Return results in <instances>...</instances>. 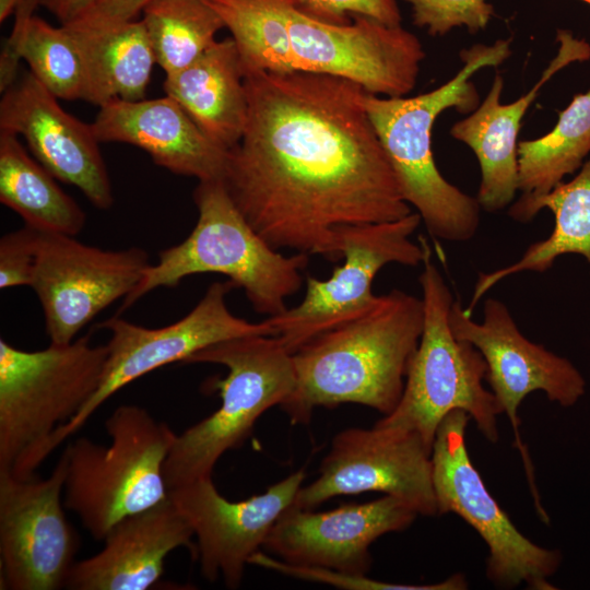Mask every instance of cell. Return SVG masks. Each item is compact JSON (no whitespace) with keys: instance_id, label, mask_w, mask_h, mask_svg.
<instances>
[{"instance_id":"cell-1","label":"cell","mask_w":590,"mask_h":590,"mask_svg":"<svg viewBox=\"0 0 590 590\" xmlns=\"http://www.w3.org/2000/svg\"><path fill=\"white\" fill-rule=\"evenodd\" d=\"M248 117L223 182L274 249L335 262L338 228L412 212L356 82L323 73H244Z\"/></svg>"},{"instance_id":"cell-2","label":"cell","mask_w":590,"mask_h":590,"mask_svg":"<svg viewBox=\"0 0 590 590\" xmlns=\"http://www.w3.org/2000/svg\"><path fill=\"white\" fill-rule=\"evenodd\" d=\"M424 322L422 298L401 290L292 353L295 388L281 404L293 424L318 406L357 403L385 415L399 403Z\"/></svg>"},{"instance_id":"cell-3","label":"cell","mask_w":590,"mask_h":590,"mask_svg":"<svg viewBox=\"0 0 590 590\" xmlns=\"http://www.w3.org/2000/svg\"><path fill=\"white\" fill-rule=\"evenodd\" d=\"M511 39L476 44L460 51L463 63L439 87L413 97L366 93L364 105L397 176L404 200L421 215L435 238L467 241L480 226L481 206L439 173L432 151V129L448 108L469 113L479 106L471 78L483 68L498 67L511 54Z\"/></svg>"},{"instance_id":"cell-4","label":"cell","mask_w":590,"mask_h":590,"mask_svg":"<svg viewBox=\"0 0 590 590\" xmlns=\"http://www.w3.org/2000/svg\"><path fill=\"white\" fill-rule=\"evenodd\" d=\"M198 219L179 244L158 253L134 291L122 300L125 310L161 287H176L186 278L217 273L243 288L252 308L268 317L287 308V299L303 285L309 256H285L271 247L249 224L222 180L199 181L193 191Z\"/></svg>"},{"instance_id":"cell-5","label":"cell","mask_w":590,"mask_h":590,"mask_svg":"<svg viewBox=\"0 0 590 590\" xmlns=\"http://www.w3.org/2000/svg\"><path fill=\"white\" fill-rule=\"evenodd\" d=\"M107 353L91 333L39 351L0 339V473L34 476L50 437L97 390Z\"/></svg>"},{"instance_id":"cell-6","label":"cell","mask_w":590,"mask_h":590,"mask_svg":"<svg viewBox=\"0 0 590 590\" xmlns=\"http://www.w3.org/2000/svg\"><path fill=\"white\" fill-rule=\"evenodd\" d=\"M425 58L418 38L402 25L367 16L333 24L283 0L255 59L257 71L314 72L344 78L388 97L411 92Z\"/></svg>"},{"instance_id":"cell-7","label":"cell","mask_w":590,"mask_h":590,"mask_svg":"<svg viewBox=\"0 0 590 590\" xmlns=\"http://www.w3.org/2000/svg\"><path fill=\"white\" fill-rule=\"evenodd\" d=\"M111 439L86 437L68 444L63 505L95 540L121 519L168 498L164 463L176 434L144 408L122 404L105 422Z\"/></svg>"},{"instance_id":"cell-8","label":"cell","mask_w":590,"mask_h":590,"mask_svg":"<svg viewBox=\"0 0 590 590\" xmlns=\"http://www.w3.org/2000/svg\"><path fill=\"white\" fill-rule=\"evenodd\" d=\"M424 322L406 373L399 403L377 423L416 433L432 450L437 428L447 414L464 411L491 442L499 438L503 413L483 386L487 366L481 352L452 333L449 314L455 298L433 263L429 248L420 275Z\"/></svg>"},{"instance_id":"cell-9","label":"cell","mask_w":590,"mask_h":590,"mask_svg":"<svg viewBox=\"0 0 590 590\" xmlns=\"http://www.w3.org/2000/svg\"><path fill=\"white\" fill-rule=\"evenodd\" d=\"M216 364L227 368L213 379L221 405L211 415L176 435L164 463L168 491L212 476L219 459L244 444L257 420L281 405L295 388L292 353L275 335L252 334L213 344L184 364Z\"/></svg>"},{"instance_id":"cell-10","label":"cell","mask_w":590,"mask_h":590,"mask_svg":"<svg viewBox=\"0 0 590 590\" xmlns=\"http://www.w3.org/2000/svg\"><path fill=\"white\" fill-rule=\"evenodd\" d=\"M469 420L455 410L437 428L430 456L437 515L456 514L479 533L488 548L486 576L494 586L556 589L548 578L559 567L560 552L526 538L491 495L467 449Z\"/></svg>"},{"instance_id":"cell-11","label":"cell","mask_w":590,"mask_h":590,"mask_svg":"<svg viewBox=\"0 0 590 590\" xmlns=\"http://www.w3.org/2000/svg\"><path fill=\"white\" fill-rule=\"evenodd\" d=\"M422 222L417 212L386 222L339 227L343 263L330 278L307 276L302 302L266 320L288 352L343 322L365 314L379 300L373 293L377 273L389 263L415 267L428 247L411 239Z\"/></svg>"},{"instance_id":"cell-12","label":"cell","mask_w":590,"mask_h":590,"mask_svg":"<svg viewBox=\"0 0 590 590\" xmlns=\"http://www.w3.org/2000/svg\"><path fill=\"white\" fill-rule=\"evenodd\" d=\"M233 288L228 280L212 283L186 316L164 327H143L118 315L98 323L99 329L110 333L99 386L79 413L50 437L45 449L47 457L75 434L106 400L140 377L173 363L184 364L199 351L226 340L273 335L266 319L251 322L229 310L226 297Z\"/></svg>"},{"instance_id":"cell-13","label":"cell","mask_w":590,"mask_h":590,"mask_svg":"<svg viewBox=\"0 0 590 590\" xmlns=\"http://www.w3.org/2000/svg\"><path fill=\"white\" fill-rule=\"evenodd\" d=\"M484 318L476 322L453 302L449 322L455 337L473 344L483 355L488 381L502 412L511 424L515 446L520 451L539 516L547 517L536 491L533 467L519 434L518 409L538 390L562 406H571L585 394L586 380L567 358L528 340L517 327L508 307L496 298L484 304Z\"/></svg>"},{"instance_id":"cell-14","label":"cell","mask_w":590,"mask_h":590,"mask_svg":"<svg viewBox=\"0 0 590 590\" xmlns=\"http://www.w3.org/2000/svg\"><path fill=\"white\" fill-rule=\"evenodd\" d=\"M149 262L139 247L105 250L75 236L40 232L33 283L54 344H68L99 312L129 296Z\"/></svg>"},{"instance_id":"cell-15","label":"cell","mask_w":590,"mask_h":590,"mask_svg":"<svg viewBox=\"0 0 590 590\" xmlns=\"http://www.w3.org/2000/svg\"><path fill=\"white\" fill-rule=\"evenodd\" d=\"M67 469L63 450L46 479L0 473V568L4 589L64 588L80 546L61 499Z\"/></svg>"},{"instance_id":"cell-16","label":"cell","mask_w":590,"mask_h":590,"mask_svg":"<svg viewBox=\"0 0 590 590\" xmlns=\"http://www.w3.org/2000/svg\"><path fill=\"white\" fill-rule=\"evenodd\" d=\"M430 456L414 432L378 423L346 428L333 438L319 476L299 488L293 506L314 509L335 496L381 492L418 516H437Z\"/></svg>"},{"instance_id":"cell-17","label":"cell","mask_w":590,"mask_h":590,"mask_svg":"<svg viewBox=\"0 0 590 590\" xmlns=\"http://www.w3.org/2000/svg\"><path fill=\"white\" fill-rule=\"evenodd\" d=\"M305 476L304 470L296 471L262 494L239 502L222 496L212 476L169 489V498L193 530L196 559L206 580L222 577L229 589L240 586L245 566L294 504Z\"/></svg>"},{"instance_id":"cell-18","label":"cell","mask_w":590,"mask_h":590,"mask_svg":"<svg viewBox=\"0 0 590 590\" xmlns=\"http://www.w3.org/2000/svg\"><path fill=\"white\" fill-rule=\"evenodd\" d=\"M31 71L2 93L0 130L22 135L32 155L59 181L76 187L98 210L114 204L101 142L92 125L66 111Z\"/></svg>"},{"instance_id":"cell-19","label":"cell","mask_w":590,"mask_h":590,"mask_svg":"<svg viewBox=\"0 0 590 590\" xmlns=\"http://www.w3.org/2000/svg\"><path fill=\"white\" fill-rule=\"evenodd\" d=\"M417 516L391 495L321 512L292 505L276 520L263 547L291 565L366 576L371 566L369 546L384 534L405 530Z\"/></svg>"},{"instance_id":"cell-20","label":"cell","mask_w":590,"mask_h":590,"mask_svg":"<svg viewBox=\"0 0 590 590\" xmlns=\"http://www.w3.org/2000/svg\"><path fill=\"white\" fill-rule=\"evenodd\" d=\"M558 49L534 86L512 103L502 104L504 80L496 73L483 102L470 116L457 121L451 137L467 144L481 168L477 202L488 212L500 211L511 203L519 190L517 137L521 120L544 84L575 61L590 58V45L567 30H558Z\"/></svg>"},{"instance_id":"cell-21","label":"cell","mask_w":590,"mask_h":590,"mask_svg":"<svg viewBox=\"0 0 590 590\" xmlns=\"http://www.w3.org/2000/svg\"><path fill=\"white\" fill-rule=\"evenodd\" d=\"M194 533L169 498L118 521L95 555L75 562L64 588L146 590L164 574L166 556L186 547L196 558Z\"/></svg>"},{"instance_id":"cell-22","label":"cell","mask_w":590,"mask_h":590,"mask_svg":"<svg viewBox=\"0 0 590 590\" xmlns=\"http://www.w3.org/2000/svg\"><path fill=\"white\" fill-rule=\"evenodd\" d=\"M101 143L140 148L176 175L223 180L228 152L213 143L172 97L115 101L99 107L91 123Z\"/></svg>"},{"instance_id":"cell-23","label":"cell","mask_w":590,"mask_h":590,"mask_svg":"<svg viewBox=\"0 0 590 590\" xmlns=\"http://www.w3.org/2000/svg\"><path fill=\"white\" fill-rule=\"evenodd\" d=\"M163 90L217 146L231 151L238 144L247 123L248 101L232 37L216 40L190 64L166 74Z\"/></svg>"},{"instance_id":"cell-24","label":"cell","mask_w":590,"mask_h":590,"mask_svg":"<svg viewBox=\"0 0 590 590\" xmlns=\"http://www.w3.org/2000/svg\"><path fill=\"white\" fill-rule=\"evenodd\" d=\"M84 66V102L102 107L145 98L155 55L142 20L83 30L68 25Z\"/></svg>"},{"instance_id":"cell-25","label":"cell","mask_w":590,"mask_h":590,"mask_svg":"<svg viewBox=\"0 0 590 590\" xmlns=\"http://www.w3.org/2000/svg\"><path fill=\"white\" fill-rule=\"evenodd\" d=\"M554 215V227L547 238L531 244L516 262L480 273L471 300L464 311L472 316L480 298L495 284L520 272H544L554 261L567 253L582 256L590 266V156L578 174L567 182H559L551 192L535 200L524 221H531L542 209Z\"/></svg>"},{"instance_id":"cell-26","label":"cell","mask_w":590,"mask_h":590,"mask_svg":"<svg viewBox=\"0 0 590 590\" xmlns=\"http://www.w3.org/2000/svg\"><path fill=\"white\" fill-rule=\"evenodd\" d=\"M17 137L0 130V202L19 214L25 226L76 236L85 226V212Z\"/></svg>"},{"instance_id":"cell-27","label":"cell","mask_w":590,"mask_h":590,"mask_svg":"<svg viewBox=\"0 0 590 590\" xmlns=\"http://www.w3.org/2000/svg\"><path fill=\"white\" fill-rule=\"evenodd\" d=\"M520 198L509 215L519 222L531 204L579 169L590 154V90L574 96L546 134L518 143Z\"/></svg>"},{"instance_id":"cell-28","label":"cell","mask_w":590,"mask_h":590,"mask_svg":"<svg viewBox=\"0 0 590 590\" xmlns=\"http://www.w3.org/2000/svg\"><path fill=\"white\" fill-rule=\"evenodd\" d=\"M141 13L156 64L165 74L194 61L225 28L208 0H151Z\"/></svg>"},{"instance_id":"cell-29","label":"cell","mask_w":590,"mask_h":590,"mask_svg":"<svg viewBox=\"0 0 590 590\" xmlns=\"http://www.w3.org/2000/svg\"><path fill=\"white\" fill-rule=\"evenodd\" d=\"M22 59L32 74L56 97L83 99L84 66L70 31L33 14L27 23Z\"/></svg>"},{"instance_id":"cell-30","label":"cell","mask_w":590,"mask_h":590,"mask_svg":"<svg viewBox=\"0 0 590 590\" xmlns=\"http://www.w3.org/2000/svg\"><path fill=\"white\" fill-rule=\"evenodd\" d=\"M412 9L414 25L432 36H441L452 28L465 26L470 33L485 30L494 15L487 0H402Z\"/></svg>"},{"instance_id":"cell-31","label":"cell","mask_w":590,"mask_h":590,"mask_svg":"<svg viewBox=\"0 0 590 590\" xmlns=\"http://www.w3.org/2000/svg\"><path fill=\"white\" fill-rule=\"evenodd\" d=\"M40 232L28 226L4 234L0 239V288L33 283Z\"/></svg>"},{"instance_id":"cell-32","label":"cell","mask_w":590,"mask_h":590,"mask_svg":"<svg viewBox=\"0 0 590 590\" xmlns=\"http://www.w3.org/2000/svg\"><path fill=\"white\" fill-rule=\"evenodd\" d=\"M305 13L333 24H349L367 16L390 26L401 25L398 0H294Z\"/></svg>"},{"instance_id":"cell-33","label":"cell","mask_w":590,"mask_h":590,"mask_svg":"<svg viewBox=\"0 0 590 590\" xmlns=\"http://www.w3.org/2000/svg\"><path fill=\"white\" fill-rule=\"evenodd\" d=\"M39 7L38 0H24L14 13V24L0 54V92L8 90L20 74L26 27L30 17Z\"/></svg>"},{"instance_id":"cell-34","label":"cell","mask_w":590,"mask_h":590,"mask_svg":"<svg viewBox=\"0 0 590 590\" xmlns=\"http://www.w3.org/2000/svg\"><path fill=\"white\" fill-rule=\"evenodd\" d=\"M151 0H96L78 21L68 26L97 30L135 20Z\"/></svg>"},{"instance_id":"cell-35","label":"cell","mask_w":590,"mask_h":590,"mask_svg":"<svg viewBox=\"0 0 590 590\" xmlns=\"http://www.w3.org/2000/svg\"><path fill=\"white\" fill-rule=\"evenodd\" d=\"M96 0H38L39 5L48 10L61 25L81 19Z\"/></svg>"},{"instance_id":"cell-36","label":"cell","mask_w":590,"mask_h":590,"mask_svg":"<svg viewBox=\"0 0 590 590\" xmlns=\"http://www.w3.org/2000/svg\"><path fill=\"white\" fill-rule=\"evenodd\" d=\"M23 1L24 0H0V22H4L10 15L14 14Z\"/></svg>"},{"instance_id":"cell-37","label":"cell","mask_w":590,"mask_h":590,"mask_svg":"<svg viewBox=\"0 0 590 590\" xmlns=\"http://www.w3.org/2000/svg\"><path fill=\"white\" fill-rule=\"evenodd\" d=\"M580 1H582V2H585V3H587V4L590 5V0H580Z\"/></svg>"}]
</instances>
